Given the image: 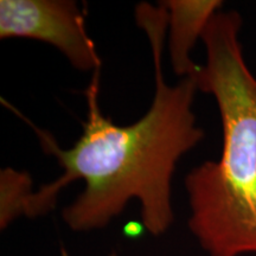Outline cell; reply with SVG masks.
I'll use <instances>...</instances> for the list:
<instances>
[{
  "instance_id": "obj_1",
  "label": "cell",
  "mask_w": 256,
  "mask_h": 256,
  "mask_svg": "<svg viewBox=\"0 0 256 256\" xmlns=\"http://www.w3.org/2000/svg\"><path fill=\"white\" fill-rule=\"evenodd\" d=\"M136 19L148 37L154 64L156 92L148 112L128 126H118L106 118L98 106L100 72H96L86 90L87 121L72 148H60L52 134L31 124L42 150L55 156L63 174L36 192H28L23 216L46 215L55 208L62 188L83 179L84 191L62 214L74 232L104 228L133 198L142 204V226L150 234L159 236L171 226L176 165L206 136L192 112L198 86L194 78H185L176 86L164 81L162 58L168 28L165 6L142 2L136 8Z\"/></svg>"
},
{
  "instance_id": "obj_2",
  "label": "cell",
  "mask_w": 256,
  "mask_h": 256,
  "mask_svg": "<svg viewBox=\"0 0 256 256\" xmlns=\"http://www.w3.org/2000/svg\"><path fill=\"white\" fill-rule=\"evenodd\" d=\"M242 23L234 10L212 16L202 36L206 63L194 76L198 90L216 98L223 132L220 158L185 177L188 228L209 256L256 254V78L240 42Z\"/></svg>"
},
{
  "instance_id": "obj_3",
  "label": "cell",
  "mask_w": 256,
  "mask_h": 256,
  "mask_svg": "<svg viewBox=\"0 0 256 256\" xmlns=\"http://www.w3.org/2000/svg\"><path fill=\"white\" fill-rule=\"evenodd\" d=\"M31 38L58 49L80 72H100L84 16L72 0H2L0 38Z\"/></svg>"
},
{
  "instance_id": "obj_4",
  "label": "cell",
  "mask_w": 256,
  "mask_h": 256,
  "mask_svg": "<svg viewBox=\"0 0 256 256\" xmlns=\"http://www.w3.org/2000/svg\"><path fill=\"white\" fill-rule=\"evenodd\" d=\"M168 12V52L176 75L194 78L200 66L192 62L191 49L203 36L208 23L223 8L220 0H166Z\"/></svg>"
},
{
  "instance_id": "obj_5",
  "label": "cell",
  "mask_w": 256,
  "mask_h": 256,
  "mask_svg": "<svg viewBox=\"0 0 256 256\" xmlns=\"http://www.w3.org/2000/svg\"><path fill=\"white\" fill-rule=\"evenodd\" d=\"M32 191L31 177L25 172L8 168L0 174V228L5 229L22 215L28 194Z\"/></svg>"
}]
</instances>
